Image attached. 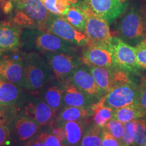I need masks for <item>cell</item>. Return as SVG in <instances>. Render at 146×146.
<instances>
[{"mask_svg":"<svg viewBox=\"0 0 146 146\" xmlns=\"http://www.w3.org/2000/svg\"><path fill=\"white\" fill-rule=\"evenodd\" d=\"M39 96L55 112H58L64 106L62 84L57 79H53L37 91Z\"/></svg>","mask_w":146,"mask_h":146,"instance_id":"obj_19","label":"cell"},{"mask_svg":"<svg viewBox=\"0 0 146 146\" xmlns=\"http://www.w3.org/2000/svg\"><path fill=\"white\" fill-rule=\"evenodd\" d=\"M19 112L32 118L42 128L54 125L57 112L37 95H28Z\"/></svg>","mask_w":146,"mask_h":146,"instance_id":"obj_6","label":"cell"},{"mask_svg":"<svg viewBox=\"0 0 146 146\" xmlns=\"http://www.w3.org/2000/svg\"><path fill=\"white\" fill-rule=\"evenodd\" d=\"M12 1H16V2H17V1H18V0H12Z\"/></svg>","mask_w":146,"mask_h":146,"instance_id":"obj_40","label":"cell"},{"mask_svg":"<svg viewBox=\"0 0 146 146\" xmlns=\"http://www.w3.org/2000/svg\"><path fill=\"white\" fill-rule=\"evenodd\" d=\"M146 145V118L135 120L134 145L133 146Z\"/></svg>","mask_w":146,"mask_h":146,"instance_id":"obj_27","label":"cell"},{"mask_svg":"<svg viewBox=\"0 0 146 146\" xmlns=\"http://www.w3.org/2000/svg\"><path fill=\"white\" fill-rule=\"evenodd\" d=\"M19 112L18 108L0 106V126L9 125L11 120Z\"/></svg>","mask_w":146,"mask_h":146,"instance_id":"obj_29","label":"cell"},{"mask_svg":"<svg viewBox=\"0 0 146 146\" xmlns=\"http://www.w3.org/2000/svg\"><path fill=\"white\" fill-rule=\"evenodd\" d=\"M12 146H24L35 138L42 131V127L29 116L18 112L9 124Z\"/></svg>","mask_w":146,"mask_h":146,"instance_id":"obj_9","label":"cell"},{"mask_svg":"<svg viewBox=\"0 0 146 146\" xmlns=\"http://www.w3.org/2000/svg\"><path fill=\"white\" fill-rule=\"evenodd\" d=\"M102 130L94 124L87 126L79 146H102Z\"/></svg>","mask_w":146,"mask_h":146,"instance_id":"obj_26","label":"cell"},{"mask_svg":"<svg viewBox=\"0 0 146 146\" xmlns=\"http://www.w3.org/2000/svg\"><path fill=\"white\" fill-rule=\"evenodd\" d=\"M85 120L54 123V125L62 128L64 132L65 141L64 145L79 146L84 133L88 126Z\"/></svg>","mask_w":146,"mask_h":146,"instance_id":"obj_20","label":"cell"},{"mask_svg":"<svg viewBox=\"0 0 146 146\" xmlns=\"http://www.w3.org/2000/svg\"><path fill=\"white\" fill-rule=\"evenodd\" d=\"M138 86L129 77L114 83L112 88L102 98L104 104L113 110L137 104Z\"/></svg>","mask_w":146,"mask_h":146,"instance_id":"obj_5","label":"cell"},{"mask_svg":"<svg viewBox=\"0 0 146 146\" xmlns=\"http://www.w3.org/2000/svg\"><path fill=\"white\" fill-rule=\"evenodd\" d=\"M37 138L45 143L46 146H63L64 145L56 135L47 131H41L38 135Z\"/></svg>","mask_w":146,"mask_h":146,"instance_id":"obj_31","label":"cell"},{"mask_svg":"<svg viewBox=\"0 0 146 146\" xmlns=\"http://www.w3.org/2000/svg\"><path fill=\"white\" fill-rule=\"evenodd\" d=\"M105 128L106 130L110 133L115 138L121 140L125 132V126L124 124L118 121L116 119L112 118L106 124Z\"/></svg>","mask_w":146,"mask_h":146,"instance_id":"obj_28","label":"cell"},{"mask_svg":"<svg viewBox=\"0 0 146 146\" xmlns=\"http://www.w3.org/2000/svg\"><path fill=\"white\" fill-rule=\"evenodd\" d=\"M21 27L13 22L0 23V54L16 50L21 45Z\"/></svg>","mask_w":146,"mask_h":146,"instance_id":"obj_16","label":"cell"},{"mask_svg":"<svg viewBox=\"0 0 146 146\" xmlns=\"http://www.w3.org/2000/svg\"><path fill=\"white\" fill-rule=\"evenodd\" d=\"M43 31L51 33L77 46H85L88 43L85 34L74 28L62 16L50 14Z\"/></svg>","mask_w":146,"mask_h":146,"instance_id":"obj_8","label":"cell"},{"mask_svg":"<svg viewBox=\"0 0 146 146\" xmlns=\"http://www.w3.org/2000/svg\"><path fill=\"white\" fill-rule=\"evenodd\" d=\"M114 65L127 72L137 74L135 49L118 36H112L109 44Z\"/></svg>","mask_w":146,"mask_h":146,"instance_id":"obj_10","label":"cell"},{"mask_svg":"<svg viewBox=\"0 0 146 146\" xmlns=\"http://www.w3.org/2000/svg\"><path fill=\"white\" fill-rule=\"evenodd\" d=\"M136 62L139 69L146 70V39L135 46Z\"/></svg>","mask_w":146,"mask_h":146,"instance_id":"obj_30","label":"cell"},{"mask_svg":"<svg viewBox=\"0 0 146 146\" xmlns=\"http://www.w3.org/2000/svg\"><path fill=\"white\" fill-rule=\"evenodd\" d=\"M94 124L100 128H104L106 124L113 118L114 110L106 106L101 98L91 106Z\"/></svg>","mask_w":146,"mask_h":146,"instance_id":"obj_23","label":"cell"},{"mask_svg":"<svg viewBox=\"0 0 146 146\" xmlns=\"http://www.w3.org/2000/svg\"><path fill=\"white\" fill-rule=\"evenodd\" d=\"M95 81L102 92L107 94L113 87V68L87 66Z\"/></svg>","mask_w":146,"mask_h":146,"instance_id":"obj_22","label":"cell"},{"mask_svg":"<svg viewBox=\"0 0 146 146\" xmlns=\"http://www.w3.org/2000/svg\"><path fill=\"white\" fill-rule=\"evenodd\" d=\"M87 16L85 34L88 39V43L110 44L112 35L109 23L90 10L87 5L82 4ZM87 43V44H88Z\"/></svg>","mask_w":146,"mask_h":146,"instance_id":"obj_11","label":"cell"},{"mask_svg":"<svg viewBox=\"0 0 146 146\" xmlns=\"http://www.w3.org/2000/svg\"><path fill=\"white\" fill-rule=\"evenodd\" d=\"M82 54V62L87 66H98L112 68L113 63L112 53L108 45L88 43Z\"/></svg>","mask_w":146,"mask_h":146,"instance_id":"obj_14","label":"cell"},{"mask_svg":"<svg viewBox=\"0 0 146 146\" xmlns=\"http://www.w3.org/2000/svg\"><path fill=\"white\" fill-rule=\"evenodd\" d=\"M24 146H46V145L44 142L42 141L39 138H37V137H36L35 138L33 139L32 140L27 142Z\"/></svg>","mask_w":146,"mask_h":146,"instance_id":"obj_37","label":"cell"},{"mask_svg":"<svg viewBox=\"0 0 146 146\" xmlns=\"http://www.w3.org/2000/svg\"><path fill=\"white\" fill-rule=\"evenodd\" d=\"M137 104L143 110L146 115V76L142 78L139 86H138Z\"/></svg>","mask_w":146,"mask_h":146,"instance_id":"obj_32","label":"cell"},{"mask_svg":"<svg viewBox=\"0 0 146 146\" xmlns=\"http://www.w3.org/2000/svg\"><path fill=\"white\" fill-rule=\"evenodd\" d=\"M67 80L96 102L99 101L104 96V94L96 84L86 65L78 66Z\"/></svg>","mask_w":146,"mask_h":146,"instance_id":"obj_15","label":"cell"},{"mask_svg":"<svg viewBox=\"0 0 146 146\" xmlns=\"http://www.w3.org/2000/svg\"><path fill=\"white\" fill-rule=\"evenodd\" d=\"M25 90L37 92L49 82L54 79V74L46 60L36 52L23 53Z\"/></svg>","mask_w":146,"mask_h":146,"instance_id":"obj_1","label":"cell"},{"mask_svg":"<svg viewBox=\"0 0 146 146\" xmlns=\"http://www.w3.org/2000/svg\"><path fill=\"white\" fill-rule=\"evenodd\" d=\"M92 114L93 112L91 108L64 106L57 112L55 123L85 120L92 116Z\"/></svg>","mask_w":146,"mask_h":146,"instance_id":"obj_21","label":"cell"},{"mask_svg":"<svg viewBox=\"0 0 146 146\" xmlns=\"http://www.w3.org/2000/svg\"><path fill=\"white\" fill-rule=\"evenodd\" d=\"M21 43L29 50L42 54L46 52L76 53L77 45L64 40L51 33L38 29H29L24 33Z\"/></svg>","mask_w":146,"mask_h":146,"instance_id":"obj_2","label":"cell"},{"mask_svg":"<svg viewBox=\"0 0 146 146\" xmlns=\"http://www.w3.org/2000/svg\"><path fill=\"white\" fill-rule=\"evenodd\" d=\"M0 78L18 85L25 90V67L23 56L14 54L0 60Z\"/></svg>","mask_w":146,"mask_h":146,"instance_id":"obj_13","label":"cell"},{"mask_svg":"<svg viewBox=\"0 0 146 146\" xmlns=\"http://www.w3.org/2000/svg\"><path fill=\"white\" fill-rule=\"evenodd\" d=\"M145 116V113L137 104H133L115 110L112 118L125 124L132 120L144 118Z\"/></svg>","mask_w":146,"mask_h":146,"instance_id":"obj_24","label":"cell"},{"mask_svg":"<svg viewBox=\"0 0 146 146\" xmlns=\"http://www.w3.org/2000/svg\"><path fill=\"white\" fill-rule=\"evenodd\" d=\"M143 11L144 14H145V17H146V8L145 9H143Z\"/></svg>","mask_w":146,"mask_h":146,"instance_id":"obj_39","label":"cell"},{"mask_svg":"<svg viewBox=\"0 0 146 146\" xmlns=\"http://www.w3.org/2000/svg\"><path fill=\"white\" fill-rule=\"evenodd\" d=\"M69 2H70L72 4H76L78 2L79 0H68Z\"/></svg>","mask_w":146,"mask_h":146,"instance_id":"obj_38","label":"cell"},{"mask_svg":"<svg viewBox=\"0 0 146 146\" xmlns=\"http://www.w3.org/2000/svg\"><path fill=\"white\" fill-rule=\"evenodd\" d=\"M144 146H146V145H144Z\"/></svg>","mask_w":146,"mask_h":146,"instance_id":"obj_42","label":"cell"},{"mask_svg":"<svg viewBox=\"0 0 146 146\" xmlns=\"http://www.w3.org/2000/svg\"><path fill=\"white\" fill-rule=\"evenodd\" d=\"M0 146H12V139L9 125L0 126Z\"/></svg>","mask_w":146,"mask_h":146,"instance_id":"obj_34","label":"cell"},{"mask_svg":"<svg viewBox=\"0 0 146 146\" xmlns=\"http://www.w3.org/2000/svg\"><path fill=\"white\" fill-rule=\"evenodd\" d=\"M12 4L9 0H0V10L3 11L5 14H8L11 11Z\"/></svg>","mask_w":146,"mask_h":146,"instance_id":"obj_36","label":"cell"},{"mask_svg":"<svg viewBox=\"0 0 146 146\" xmlns=\"http://www.w3.org/2000/svg\"><path fill=\"white\" fill-rule=\"evenodd\" d=\"M63 87L64 106L91 108L96 102L68 80L62 83Z\"/></svg>","mask_w":146,"mask_h":146,"instance_id":"obj_18","label":"cell"},{"mask_svg":"<svg viewBox=\"0 0 146 146\" xmlns=\"http://www.w3.org/2000/svg\"><path fill=\"white\" fill-rule=\"evenodd\" d=\"M84 4L96 15L112 23L125 13L127 0H85Z\"/></svg>","mask_w":146,"mask_h":146,"instance_id":"obj_12","label":"cell"},{"mask_svg":"<svg viewBox=\"0 0 146 146\" xmlns=\"http://www.w3.org/2000/svg\"><path fill=\"white\" fill-rule=\"evenodd\" d=\"M41 1L50 13L55 15H59V12L56 8L57 0H41Z\"/></svg>","mask_w":146,"mask_h":146,"instance_id":"obj_35","label":"cell"},{"mask_svg":"<svg viewBox=\"0 0 146 146\" xmlns=\"http://www.w3.org/2000/svg\"><path fill=\"white\" fill-rule=\"evenodd\" d=\"M64 18L79 31L85 33L87 16L81 5H74L70 7Z\"/></svg>","mask_w":146,"mask_h":146,"instance_id":"obj_25","label":"cell"},{"mask_svg":"<svg viewBox=\"0 0 146 146\" xmlns=\"http://www.w3.org/2000/svg\"><path fill=\"white\" fill-rule=\"evenodd\" d=\"M63 146H66V145H63Z\"/></svg>","mask_w":146,"mask_h":146,"instance_id":"obj_41","label":"cell"},{"mask_svg":"<svg viewBox=\"0 0 146 146\" xmlns=\"http://www.w3.org/2000/svg\"><path fill=\"white\" fill-rule=\"evenodd\" d=\"M28 95L18 85L0 78V106L19 108Z\"/></svg>","mask_w":146,"mask_h":146,"instance_id":"obj_17","label":"cell"},{"mask_svg":"<svg viewBox=\"0 0 146 146\" xmlns=\"http://www.w3.org/2000/svg\"><path fill=\"white\" fill-rule=\"evenodd\" d=\"M50 14L41 0H18L12 22L20 27L43 31Z\"/></svg>","mask_w":146,"mask_h":146,"instance_id":"obj_3","label":"cell"},{"mask_svg":"<svg viewBox=\"0 0 146 146\" xmlns=\"http://www.w3.org/2000/svg\"><path fill=\"white\" fill-rule=\"evenodd\" d=\"M102 146H125L121 141L115 138L105 128L102 130Z\"/></svg>","mask_w":146,"mask_h":146,"instance_id":"obj_33","label":"cell"},{"mask_svg":"<svg viewBox=\"0 0 146 146\" xmlns=\"http://www.w3.org/2000/svg\"><path fill=\"white\" fill-rule=\"evenodd\" d=\"M122 15L116 26L118 37L132 46L145 40L146 17L143 10L133 7Z\"/></svg>","mask_w":146,"mask_h":146,"instance_id":"obj_4","label":"cell"},{"mask_svg":"<svg viewBox=\"0 0 146 146\" xmlns=\"http://www.w3.org/2000/svg\"><path fill=\"white\" fill-rule=\"evenodd\" d=\"M43 55L55 77L60 83L68 79L76 68L83 64L81 58L75 53L46 52Z\"/></svg>","mask_w":146,"mask_h":146,"instance_id":"obj_7","label":"cell"}]
</instances>
